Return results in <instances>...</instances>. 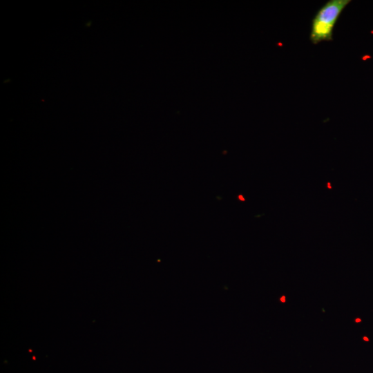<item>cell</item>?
<instances>
[{
    "label": "cell",
    "mask_w": 373,
    "mask_h": 373,
    "mask_svg": "<svg viewBox=\"0 0 373 373\" xmlns=\"http://www.w3.org/2000/svg\"><path fill=\"white\" fill-rule=\"evenodd\" d=\"M350 0H329L316 12L312 21L309 39L314 44L333 40V30Z\"/></svg>",
    "instance_id": "cell-1"
}]
</instances>
